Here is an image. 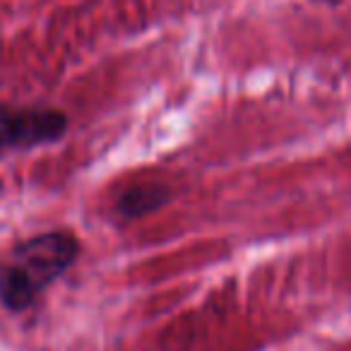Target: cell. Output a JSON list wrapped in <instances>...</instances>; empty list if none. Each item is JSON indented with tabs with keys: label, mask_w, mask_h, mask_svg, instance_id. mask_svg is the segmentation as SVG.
<instances>
[{
	"label": "cell",
	"mask_w": 351,
	"mask_h": 351,
	"mask_svg": "<svg viewBox=\"0 0 351 351\" xmlns=\"http://www.w3.org/2000/svg\"><path fill=\"white\" fill-rule=\"evenodd\" d=\"M80 253L68 231H49L20 243L0 265V303L8 311H25L56 282Z\"/></svg>",
	"instance_id": "cell-1"
},
{
	"label": "cell",
	"mask_w": 351,
	"mask_h": 351,
	"mask_svg": "<svg viewBox=\"0 0 351 351\" xmlns=\"http://www.w3.org/2000/svg\"><path fill=\"white\" fill-rule=\"evenodd\" d=\"M68 121L56 108H0V154L17 147L56 142Z\"/></svg>",
	"instance_id": "cell-2"
},
{
	"label": "cell",
	"mask_w": 351,
	"mask_h": 351,
	"mask_svg": "<svg viewBox=\"0 0 351 351\" xmlns=\"http://www.w3.org/2000/svg\"><path fill=\"white\" fill-rule=\"evenodd\" d=\"M164 195H156V188H135V191H130L125 197H123V212H125L128 217H135V215H142V212H149L156 207L154 200L164 202L161 200Z\"/></svg>",
	"instance_id": "cell-3"
}]
</instances>
